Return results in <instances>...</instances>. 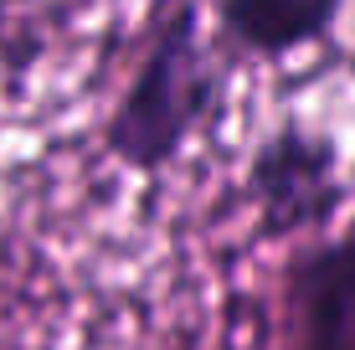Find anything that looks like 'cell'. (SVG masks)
I'll return each instance as SVG.
<instances>
[{
	"mask_svg": "<svg viewBox=\"0 0 355 350\" xmlns=\"http://www.w3.org/2000/svg\"><path fill=\"white\" fill-rule=\"evenodd\" d=\"M222 88H227V67L216 62V52H206L201 16L191 0H175L139 72H134V82L108 114L103 129L108 155L144 175L165 170L186 150V139L211 119V108L222 103Z\"/></svg>",
	"mask_w": 355,
	"mask_h": 350,
	"instance_id": "cell-1",
	"label": "cell"
},
{
	"mask_svg": "<svg viewBox=\"0 0 355 350\" xmlns=\"http://www.w3.org/2000/svg\"><path fill=\"white\" fill-rule=\"evenodd\" d=\"M248 196L263 216V232H309L324 227L345 207L340 180V144L329 134H314L304 124H278L248 165Z\"/></svg>",
	"mask_w": 355,
	"mask_h": 350,
	"instance_id": "cell-2",
	"label": "cell"
},
{
	"mask_svg": "<svg viewBox=\"0 0 355 350\" xmlns=\"http://www.w3.org/2000/svg\"><path fill=\"white\" fill-rule=\"evenodd\" d=\"M273 350H355V232L293 252Z\"/></svg>",
	"mask_w": 355,
	"mask_h": 350,
	"instance_id": "cell-3",
	"label": "cell"
},
{
	"mask_svg": "<svg viewBox=\"0 0 355 350\" xmlns=\"http://www.w3.org/2000/svg\"><path fill=\"white\" fill-rule=\"evenodd\" d=\"M340 6L345 0H216V21L232 46L252 57H284L320 42Z\"/></svg>",
	"mask_w": 355,
	"mask_h": 350,
	"instance_id": "cell-4",
	"label": "cell"
}]
</instances>
